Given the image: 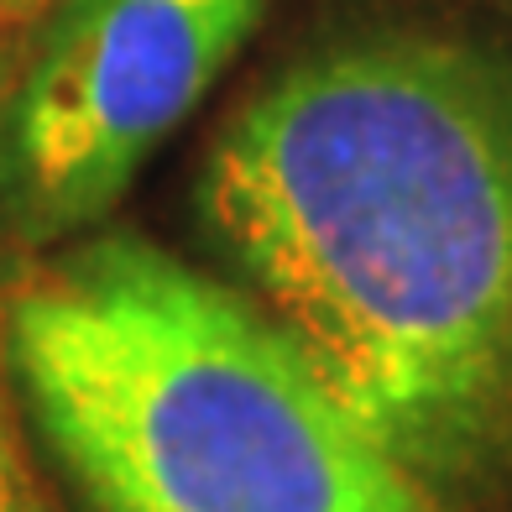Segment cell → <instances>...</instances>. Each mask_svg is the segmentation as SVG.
Wrapping results in <instances>:
<instances>
[{
    "instance_id": "1",
    "label": "cell",
    "mask_w": 512,
    "mask_h": 512,
    "mask_svg": "<svg viewBox=\"0 0 512 512\" xmlns=\"http://www.w3.org/2000/svg\"><path fill=\"white\" fill-rule=\"evenodd\" d=\"M199 215L246 293L434 492L512 476V53L361 27L220 126Z\"/></svg>"
},
{
    "instance_id": "2",
    "label": "cell",
    "mask_w": 512,
    "mask_h": 512,
    "mask_svg": "<svg viewBox=\"0 0 512 512\" xmlns=\"http://www.w3.org/2000/svg\"><path fill=\"white\" fill-rule=\"evenodd\" d=\"M6 361L89 512H455L251 293L105 230L6 293Z\"/></svg>"
},
{
    "instance_id": "3",
    "label": "cell",
    "mask_w": 512,
    "mask_h": 512,
    "mask_svg": "<svg viewBox=\"0 0 512 512\" xmlns=\"http://www.w3.org/2000/svg\"><path fill=\"white\" fill-rule=\"evenodd\" d=\"M267 0H58L0 105V230L84 236L246 48Z\"/></svg>"
},
{
    "instance_id": "4",
    "label": "cell",
    "mask_w": 512,
    "mask_h": 512,
    "mask_svg": "<svg viewBox=\"0 0 512 512\" xmlns=\"http://www.w3.org/2000/svg\"><path fill=\"white\" fill-rule=\"evenodd\" d=\"M0 512H37V492H32L27 460H21V450H16L6 408H0Z\"/></svg>"
},
{
    "instance_id": "5",
    "label": "cell",
    "mask_w": 512,
    "mask_h": 512,
    "mask_svg": "<svg viewBox=\"0 0 512 512\" xmlns=\"http://www.w3.org/2000/svg\"><path fill=\"white\" fill-rule=\"evenodd\" d=\"M58 6V0H0V37L11 42V32H21V27H32V21H42Z\"/></svg>"
},
{
    "instance_id": "6",
    "label": "cell",
    "mask_w": 512,
    "mask_h": 512,
    "mask_svg": "<svg viewBox=\"0 0 512 512\" xmlns=\"http://www.w3.org/2000/svg\"><path fill=\"white\" fill-rule=\"evenodd\" d=\"M0 58H6V37H0Z\"/></svg>"
}]
</instances>
